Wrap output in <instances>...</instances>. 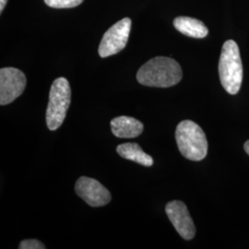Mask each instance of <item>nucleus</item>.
I'll return each instance as SVG.
<instances>
[{"instance_id":"9b49d317","label":"nucleus","mask_w":249,"mask_h":249,"mask_svg":"<svg viewBox=\"0 0 249 249\" xmlns=\"http://www.w3.org/2000/svg\"><path fill=\"white\" fill-rule=\"evenodd\" d=\"M117 153L124 159L133 160L135 162L144 166H151L153 159L149 154L145 153L141 146L137 143H124L116 148Z\"/></svg>"},{"instance_id":"7ed1b4c3","label":"nucleus","mask_w":249,"mask_h":249,"mask_svg":"<svg viewBox=\"0 0 249 249\" xmlns=\"http://www.w3.org/2000/svg\"><path fill=\"white\" fill-rule=\"evenodd\" d=\"M176 140L181 154L190 160H203L208 153V141L201 127L191 120L178 124Z\"/></svg>"},{"instance_id":"4468645a","label":"nucleus","mask_w":249,"mask_h":249,"mask_svg":"<svg viewBox=\"0 0 249 249\" xmlns=\"http://www.w3.org/2000/svg\"><path fill=\"white\" fill-rule=\"evenodd\" d=\"M7 3H8V0H0V12H2L4 10Z\"/></svg>"},{"instance_id":"6e6552de","label":"nucleus","mask_w":249,"mask_h":249,"mask_svg":"<svg viewBox=\"0 0 249 249\" xmlns=\"http://www.w3.org/2000/svg\"><path fill=\"white\" fill-rule=\"evenodd\" d=\"M165 213L182 238L185 240L194 238L196 227L185 203L179 200L171 201L165 207Z\"/></svg>"},{"instance_id":"0eeeda50","label":"nucleus","mask_w":249,"mask_h":249,"mask_svg":"<svg viewBox=\"0 0 249 249\" xmlns=\"http://www.w3.org/2000/svg\"><path fill=\"white\" fill-rule=\"evenodd\" d=\"M77 195L91 207H102L111 200L109 190L93 178L81 177L76 182Z\"/></svg>"},{"instance_id":"f03ea898","label":"nucleus","mask_w":249,"mask_h":249,"mask_svg":"<svg viewBox=\"0 0 249 249\" xmlns=\"http://www.w3.org/2000/svg\"><path fill=\"white\" fill-rule=\"evenodd\" d=\"M218 71L223 89L231 95L236 94L242 85L243 65L239 47L233 40L223 44Z\"/></svg>"},{"instance_id":"39448f33","label":"nucleus","mask_w":249,"mask_h":249,"mask_svg":"<svg viewBox=\"0 0 249 249\" xmlns=\"http://www.w3.org/2000/svg\"><path fill=\"white\" fill-rule=\"evenodd\" d=\"M130 30L131 19L129 18H122L109 28L99 45L100 56L105 58L122 51L127 44Z\"/></svg>"},{"instance_id":"f257e3e1","label":"nucleus","mask_w":249,"mask_h":249,"mask_svg":"<svg viewBox=\"0 0 249 249\" xmlns=\"http://www.w3.org/2000/svg\"><path fill=\"white\" fill-rule=\"evenodd\" d=\"M183 78L178 61L165 56H157L145 63L137 73V80L144 86L168 88L177 85Z\"/></svg>"},{"instance_id":"f8f14e48","label":"nucleus","mask_w":249,"mask_h":249,"mask_svg":"<svg viewBox=\"0 0 249 249\" xmlns=\"http://www.w3.org/2000/svg\"><path fill=\"white\" fill-rule=\"evenodd\" d=\"M45 2L53 9H71L80 5L83 0H45Z\"/></svg>"},{"instance_id":"ddd939ff","label":"nucleus","mask_w":249,"mask_h":249,"mask_svg":"<svg viewBox=\"0 0 249 249\" xmlns=\"http://www.w3.org/2000/svg\"><path fill=\"white\" fill-rule=\"evenodd\" d=\"M19 249H45V246L41 243L40 241L36 240V239H27L20 242Z\"/></svg>"},{"instance_id":"20e7f679","label":"nucleus","mask_w":249,"mask_h":249,"mask_svg":"<svg viewBox=\"0 0 249 249\" xmlns=\"http://www.w3.org/2000/svg\"><path fill=\"white\" fill-rule=\"evenodd\" d=\"M71 103V89L69 80L58 78L53 80L46 109V124L50 130H56L63 124Z\"/></svg>"},{"instance_id":"1a4fd4ad","label":"nucleus","mask_w":249,"mask_h":249,"mask_svg":"<svg viewBox=\"0 0 249 249\" xmlns=\"http://www.w3.org/2000/svg\"><path fill=\"white\" fill-rule=\"evenodd\" d=\"M112 132L118 138L130 139L142 133L144 125L138 119L130 116H118L111 121Z\"/></svg>"},{"instance_id":"9d476101","label":"nucleus","mask_w":249,"mask_h":249,"mask_svg":"<svg viewBox=\"0 0 249 249\" xmlns=\"http://www.w3.org/2000/svg\"><path fill=\"white\" fill-rule=\"evenodd\" d=\"M174 26L184 36L201 39L208 36L209 30L204 23L196 18L190 17H178L174 20Z\"/></svg>"},{"instance_id":"2eb2a0df","label":"nucleus","mask_w":249,"mask_h":249,"mask_svg":"<svg viewBox=\"0 0 249 249\" xmlns=\"http://www.w3.org/2000/svg\"><path fill=\"white\" fill-rule=\"evenodd\" d=\"M244 149H245V151L248 153L249 155V141L248 142H246L245 143V145H244Z\"/></svg>"},{"instance_id":"423d86ee","label":"nucleus","mask_w":249,"mask_h":249,"mask_svg":"<svg viewBox=\"0 0 249 249\" xmlns=\"http://www.w3.org/2000/svg\"><path fill=\"white\" fill-rule=\"evenodd\" d=\"M26 76L15 68L0 70V105L6 106L22 94L26 87Z\"/></svg>"}]
</instances>
